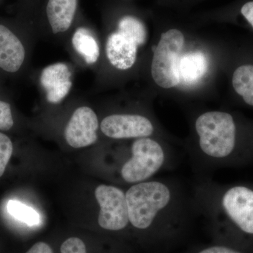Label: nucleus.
Masks as SVG:
<instances>
[{"label":"nucleus","mask_w":253,"mask_h":253,"mask_svg":"<svg viewBox=\"0 0 253 253\" xmlns=\"http://www.w3.org/2000/svg\"><path fill=\"white\" fill-rule=\"evenodd\" d=\"M78 66L89 69L94 73L102 59V40L89 26H74L64 46Z\"/></svg>","instance_id":"6e6552de"},{"label":"nucleus","mask_w":253,"mask_h":253,"mask_svg":"<svg viewBox=\"0 0 253 253\" xmlns=\"http://www.w3.org/2000/svg\"><path fill=\"white\" fill-rule=\"evenodd\" d=\"M78 0H47L45 25L38 33V39L46 40L64 46L74 28Z\"/></svg>","instance_id":"1a4fd4ad"},{"label":"nucleus","mask_w":253,"mask_h":253,"mask_svg":"<svg viewBox=\"0 0 253 253\" xmlns=\"http://www.w3.org/2000/svg\"><path fill=\"white\" fill-rule=\"evenodd\" d=\"M95 197L100 206L99 226L109 231L126 229L129 224L126 192L116 186L101 184L95 190Z\"/></svg>","instance_id":"9d476101"},{"label":"nucleus","mask_w":253,"mask_h":253,"mask_svg":"<svg viewBox=\"0 0 253 253\" xmlns=\"http://www.w3.org/2000/svg\"><path fill=\"white\" fill-rule=\"evenodd\" d=\"M34 39L21 38L7 26L0 24V70L9 74L21 72L29 62Z\"/></svg>","instance_id":"f8f14e48"},{"label":"nucleus","mask_w":253,"mask_h":253,"mask_svg":"<svg viewBox=\"0 0 253 253\" xmlns=\"http://www.w3.org/2000/svg\"><path fill=\"white\" fill-rule=\"evenodd\" d=\"M7 211L11 216L29 225H36L41 221L40 214L33 208L16 201H9Z\"/></svg>","instance_id":"2eb2a0df"},{"label":"nucleus","mask_w":253,"mask_h":253,"mask_svg":"<svg viewBox=\"0 0 253 253\" xmlns=\"http://www.w3.org/2000/svg\"><path fill=\"white\" fill-rule=\"evenodd\" d=\"M100 130L110 139H136L151 137L155 128L147 116L139 113H115L102 118Z\"/></svg>","instance_id":"9b49d317"},{"label":"nucleus","mask_w":253,"mask_h":253,"mask_svg":"<svg viewBox=\"0 0 253 253\" xmlns=\"http://www.w3.org/2000/svg\"><path fill=\"white\" fill-rule=\"evenodd\" d=\"M192 198L196 213L213 226L226 219L253 235V190L244 186L224 189L211 179H201L194 186Z\"/></svg>","instance_id":"f03ea898"},{"label":"nucleus","mask_w":253,"mask_h":253,"mask_svg":"<svg viewBox=\"0 0 253 253\" xmlns=\"http://www.w3.org/2000/svg\"><path fill=\"white\" fill-rule=\"evenodd\" d=\"M146 27L139 18L129 15L120 18L116 28L102 40V59L95 77L108 68L118 72L131 69L137 60L139 48L146 43Z\"/></svg>","instance_id":"20e7f679"},{"label":"nucleus","mask_w":253,"mask_h":253,"mask_svg":"<svg viewBox=\"0 0 253 253\" xmlns=\"http://www.w3.org/2000/svg\"><path fill=\"white\" fill-rule=\"evenodd\" d=\"M13 149L14 146L11 139L4 133L0 132V177L4 174Z\"/></svg>","instance_id":"dca6fc26"},{"label":"nucleus","mask_w":253,"mask_h":253,"mask_svg":"<svg viewBox=\"0 0 253 253\" xmlns=\"http://www.w3.org/2000/svg\"><path fill=\"white\" fill-rule=\"evenodd\" d=\"M172 161L162 144L152 137L136 139L131 147V157L123 164L121 174L129 184H138L168 167Z\"/></svg>","instance_id":"39448f33"},{"label":"nucleus","mask_w":253,"mask_h":253,"mask_svg":"<svg viewBox=\"0 0 253 253\" xmlns=\"http://www.w3.org/2000/svg\"><path fill=\"white\" fill-rule=\"evenodd\" d=\"M197 135L194 162L204 169H215L232 158L239 144V126L227 112L209 111L196 118Z\"/></svg>","instance_id":"7ed1b4c3"},{"label":"nucleus","mask_w":253,"mask_h":253,"mask_svg":"<svg viewBox=\"0 0 253 253\" xmlns=\"http://www.w3.org/2000/svg\"><path fill=\"white\" fill-rule=\"evenodd\" d=\"M26 253H53V251L46 243L38 242Z\"/></svg>","instance_id":"aec40b11"},{"label":"nucleus","mask_w":253,"mask_h":253,"mask_svg":"<svg viewBox=\"0 0 253 253\" xmlns=\"http://www.w3.org/2000/svg\"><path fill=\"white\" fill-rule=\"evenodd\" d=\"M126 196L129 224L158 236L179 230L196 213L192 195L170 180L151 179L133 184Z\"/></svg>","instance_id":"f257e3e1"},{"label":"nucleus","mask_w":253,"mask_h":253,"mask_svg":"<svg viewBox=\"0 0 253 253\" xmlns=\"http://www.w3.org/2000/svg\"><path fill=\"white\" fill-rule=\"evenodd\" d=\"M207 68V59L200 51L188 53L179 59V77L185 83H193L199 81L206 73Z\"/></svg>","instance_id":"4468645a"},{"label":"nucleus","mask_w":253,"mask_h":253,"mask_svg":"<svg viewBox=\"0 0 253 253\" xmlns=\"http://www.w3.org/2000/svg\"><path fill=\"white\" fill-rule=\"evenodd\" d=\"M14 126V119L11 104L0 99V130H9Z\"/></svg>","instance_id":"f3484780"},{"label":"nucleus","mask_w":253,"mask_h":253,"mask_svg":"<svg viewBox=\"0 0 253 253\" xmlns=\"http://www.w3.org/2000/svg\"><path fill=\"white\" fill-rule=\"evenodd\" d=\"M231 84L245 104L253 107V61L241 63L235 68Z\"/></svg>","instance_id":"ddd939ff"},{"label":"nucleus","mask_w":253,"mask_h":253,"mask_svg":"<svg viewBox=\"0 0 253 253\" xmlns=\"http://www.w3.org/2000/svg\"><path fill=\"white\" fill-rule=\"evenodd\" d=\"M197 253H241L239 251L228 247V246H222V245H213L204 248Z\"/></svg>","instance_id":"6ab92c4d"},{"label":"nucleus","mask_w":253,"mask_h":253,"mask_svg":"<svg viewBox=\"0 0 253 253\" xmlns=\"http://www.w3.org/2000/svg\"><path fill=\"white\" fill-rule=\"evenodd\" d=\"M72 111L63 128L65 141L74 149H81L98 140L100 121L97 113L85 101L72 100Z\"/></svg>","instance_id":"0eeeda50"},{"label":"nucleus","mask_w":253,"mask_h":253,"mask_svg":"<svg viewBox=\"0 0 253 253\" xmlns=\"http://www.w3.org/2000/svg\"><path fill=\"white\" fill-rule=\"evenodd\" d=\"M61 253H86L85 245L79 238H69L61 245Z\"/></svg>","instance_id":"a211bd4d"},{"label":"nucleus","mask_w":253,"mask_h":253,"mask_svg":"<svg viewBox=\"0 0 253 253\" xmlns=\"http://www.w3.org/2000/svg\"><path fill=\"white\" fill-rule=\"evenodd\" d=\"M184 42V37L178 30H169L161 35L151 63V76L158 86L168 89L179 84V54Z\"/></svg>","instance_id":"423d86ee"}]
</instances>
